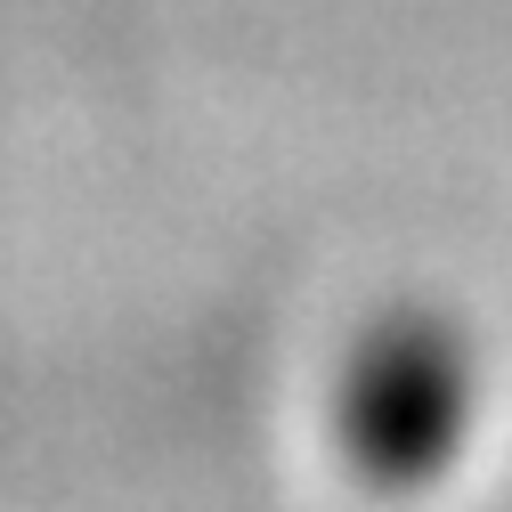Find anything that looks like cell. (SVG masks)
Masks as SVG:
<instances>
[{"mask_svg": "<svg viewBox=\"0 0 512 512\" xmlns=\"http://www.w3.org/2000/svg\"><path fill=\"white\" fill-rule=\"evenodd\" d=\"M472 342L439 309H391L358 334L334 382V439L366 488L415 496L431 488L472 439Z\"/></svg>", "mask_w": 512, "mask_h": 512, "instance_id": "1", "label": "cell"}]
</instances>
